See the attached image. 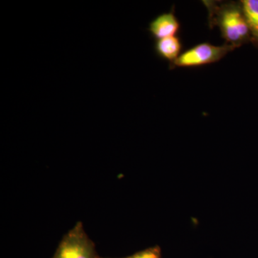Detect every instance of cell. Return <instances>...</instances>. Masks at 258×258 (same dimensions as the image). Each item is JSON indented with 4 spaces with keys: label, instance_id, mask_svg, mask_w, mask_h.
Here are the masks:
<instances>
[{
    "label": "cell",
    "instance_id": "obj_1",
    "mask_svg": "<svg viewBox=\"0 0 258 258\" xmlns=\"http://www.w3.org/2000/svg\"><path fill=\"white\" fill-rule=\"evenodd\" d=\"M217 24L227 45L239 46L248 37L249 30L242 6L224 5L217 13Z\"/></svg>",
    "mask_w": 258,
    "mask_h": 258
},
{
    "label": "cell",
    "instance_id": "obj_4",
    "mask_svg": "<svg viewBox=\"0 0 258 258\" xmlns=\"http://www.w3.org/2000/svg\"><path fill=\"white\" fill-rule=\"evenodd\" d=\"M179 23L172 13H163L149 23V32L157 40L175 36L179 30Z\"/></svg>",
    "mask_w": 258,
    "mask_h": 258
},
{
    "label": "cell",
    "instance_id": "obj_7",
    "mask_svg": "<svg viewBox=\"0 0 258 258\" xmlns=\"http://www.w3.org/2000/svg\"><path fill=\"white\" fill-rule=\"evenodd\" d=\"M121 258H161V249L159 246L149 247L137 253Z\"/></svg>",
    "mask_w": 258,
    "mask_h": 258
},
{
    "label": "cell",
    "instance_id": "obj_5",
    "mask_svg": "<svg viewBox=\"0 0 258 258\" xmlns=\"http://www.w3.org/2000/svg\"><path fill=\"white\" fill-rule=\"evenodd\" d=\"M181 41L176 36L166 37L157 40L154 45L157 55L164 60L174 62L181 55Z\"/></svg>",
    "mask_w": 258,
    "mask_h": 258
},
{
    "label": "cell",
    "instance_id": "obj_2",
    "mask_svg": "<svg viewBox=\"0 0 258 258\" xmlns=\"http://www.w3.org/2000/svg\"><path fill=\"white\" fill-rule=\"evenodd\" d=\"M52 258H102L97 254L93 241L79 222L66 234Z\"/></svg>",
    "mask_w": 258,
    "mask_h": 258
},
{
    "label": "cell",
    "instance_id": "obj_3",
    "mask_svg": "<svg viewBox=\"0 0 258 258\" xmlns=\"http://www.w3.org/2000/svg\"><path fill=\"white\" fill-rule=\"evenodd\" d=\"M234 48L235 47L227 44L217 46L204 42L181 53L179 57L171 63V66L190 68L213 63L221 60L227 52Z\"/></svg>",
    "mask_w": 258,
    "mask_h": 258
},
{
    "label": "cell",
    "instance_id": "obj_6",
    "mask_svg": "<svg viewBox=\"0 0 258 258\" xmlns=\"http://www.w3.org/2000/svg\"><path fill=\"white\" fill-rule=\"evenodd\" d=\"M249 32L258 41V0H244L241 3Z\"/></svg>",
    "mask_w": 258,
    "mask_h": 258
}]
</instances>
